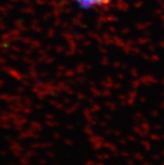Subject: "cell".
<instances>
[{
  "label": "cell",
  "instance_id": "6da1fadb",
  "mask_svg": "<svg viewBox=\"0 0 164 165\" xmlns=\"http://www.w3.org/2000/svg\"><path fill=\"white\" fill-rule=\"evenodd\" d=\"M72 1L77 3L82 8L88 9V8H93V7H100L106 5L111 0H72Z\"/></svg>",
  "mask_w": 164,
  "mask_h": 165
}]
</instances>
